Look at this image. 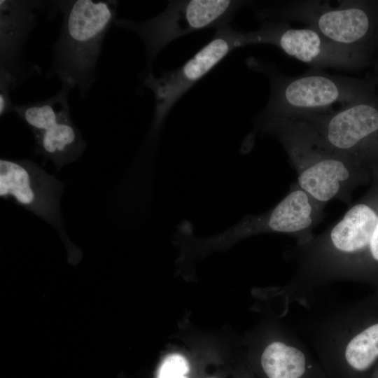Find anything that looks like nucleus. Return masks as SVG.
Instances as JSON below:
<instances>
[{
  "instance_id": "nucleus-1",
  "label": "nucleus",
  "mask_w": 378,
  "mask_h": 378,
  "mask_svg": "<svg viewBox=\"0 0 378 378\" xmlns=\"http://www.w3.org/2000/svg\"><path fill=\"white\" fill-rule=\"evenodd\" d=\"M289 258L296 271L279 291L284 312L335 281L360 282L378 291V169L369 188L342 217L307 243L295 244Z\"/></svg>"
},
{
  "instance_id": "nucleus-2",
  "label": "nucleus",
  "mask_w": 378,
  "mask_h": 378,
  "mask_svg": "<svg viewBox=\"0 0 378 378\" xmlns=\"http://www.w3.org/2000/svg\"><path fill=\"white\" fill-rule=\"evenodd\" d=\"M296 329L328 378H372L378 370V291L305 316Z\"/></svg>"
},
{
  "instance_id": "nucleus-3",
  "label": "nucleus",
  "mask_w": 378,
  "mask_h": 378,
  "mask_svg": "<svg viewBox=\"0 0 378 378\" xmlns=\"http://www.w3.org/2000/svg\"><path fill=\"white\" fill-rule=\"evenodd\" d=\"M282 146L298 175L300 187L317 202L351 204L354 192L370 184L372 172L335 150L307 121L274 118L253 128Z\"/></svg>"
},
{
  "instance_id": "nucleus-4",
  "label": "nucleus",
  "mask_w": 378,
  "mask_h": 378,
  "mask_svg": "<svg viewBox=\"0 0 378 378\" xmlns=\"http://www.w3.org/2000/svg\"><path fill=\"white\" fill-rule=\"evenodd\" d=\"M118 6L114 0L50 1L51 18L60 11L62 20L47 78L57 76L62 85L76 88L80 98L88 95L97 79V62Z\"/></svg>"
},
{
  "instance_id": "nucleus-5",
  "label": "nucleus",
  "mask_w": 378,
  "mask_h": 378,
  "mask_svg": "<svg viewBox=\"0 0 378 378\" xmlns=\"http://www.w3.org/2000/svg\"><path fill=\"white\" fill-rule=\"evenodd\" d=\"M247 64L265 74L270 83L267 104L255 118L253 128L274 118L328 111L335 104L345 106L361 99L364 95L358 81L327 74L322 69L310 67L300 76H289L279 71L274 65L256 58H249Z\"/></svg>"
},
{
  "instance_id": "nucleus-6",
  "label": "nucleus",
  "mask_w": 378,
  "mask_h": 378,
  "mask_svg": "<svg viewBox=\"0 0 378 378\" xmlns=\"http://www.w3.org/2000/svg\"><path fill=\"white\" fill-rule=\"evenodd\" d=\"M236 0L169 1L159 15L147 20L136 22L116 19L114 25L136 34L143 41L146 55L147 69L158 54L173 41L190 33L229 25L236 12L247 4Z\"/></svg>"
},
{
  "instance_id": "nucleus-7",
  "label": "nucleus",
  "mask_w": 378,
  "mask_h": 378,
  "mask_svg": "<svg viewBox=\"0 0 378 378\" xmlns=\"http://www.w3.org/2000/svg\"><path fill=\"white\" fill-rule=\"evenodd\" d=\"M248 44H255L253 31H239L227 25L216 29L211 39L178 68L160 77L145 72L142 81L153 93L155 104L147 144H155L168 113L186 92L232 50Z\"/></svg>"
},
{
  "instance_id": "nucleus-8",
  "label": "nucleus",
  "mask_w": 378,
  "mask_h": 378,
  "mask_svg": "<svg viewBox=\"0 0 378 378\" xmlns=\"http://www.w3.org/2000/svg\"><path fill=\"white\" fill-rule=\"evenodd\" d=\"M309 122L335 150L370 169H378V107L358 100L337 111L293 117Z\"/></svg>"
},
{
  "instance_id": "nucleus-9",
  "label": "nucleus",
  "mask_w": 378,
  "mask_h": 378,
  "mask_svg": "<svg viewBox=\"0 0 378 378\" xmlns=\"http://www.w3.org/2000/svg\"><path fill=\"white\" fill-rule=\"evenodd\" d=\"M338 2L333 7L326 1H289L260 9L255 15L262 22H302L336 44L358 50L370 31L369 14L354 1Z\"/></svg>"
},
{
  "instance_id": "nucleus-10",
  "label": "nucleus",
  "mask_w": 378,
  "mask_h": 378,
  "mask_svg": "<svg viewBox=\"0 0 378 378\" xmlns=\"http://www.w3.org/2000/svg\"><path fill=\"white\" fill-rule=\"evenodd\" d=\"M325 205L312 198L298 183H293L286 195L274 206L258 215H246L226 231L211 239L234 242L263 233L290 235L297 245L309 241L314 228L323 220Z\"/></svg>"
},
{
  "instance_id": "nucleus-11",
  "label": "nucleus",
  "mask_w": 378,
  "mask_h": 378,
  "mask_svg": "<svg viewBox=\"0 0 378 378\" xmlns=\"http://www.w3.org/2000/svg\"><path fill=\"white\" fill-rule=\"evenodd\" d=\"M64 183L28 160L0 159V196L62 231L60 198Z\"/></svg>"
},
{
  "instance_id": "nucleus-12",
  "label": "nucleus",
  "mask_w": 378,
  "mask_h": 378,
  "mask_svg": "<svg viewBox=\"0 0 378 378\" xmlns=\"http://www.w3.org/2000/svg\"><path fill=\"white\" fill-rule=\"evenodd\" d=\"M253 32L255 44L275 46L311 67L347 71L360 61L358 50L336 44L309 27L293 29L288 22L266 21Z\"/></svg>"
},
{
  "instance_id": "nucleus-13",
  "label": "nucleus",
  "mask_w": 378,
  "mask_h": 378,
  "mask_svg": "<svg viewBox=\"0 0 378 378\" xmlns=\"http://www.w3.org/2000/svg\"><path fill=\"white\" fill-rule=\"evenodd\" d=\"M47 1H0V76L15 89L28 78L41 73L39 66L25 57L27 40L38 24L37 11Z\"/></svg>"
},
{
  "instance_id": "nucleus-14",
  "label": "nucleus",
  "mask_w": 378,
  "mask_h": 378,
  "mask_svg": "<svg viewBox=\"0 0 378 378\" xmlns=\"http://www.w3.org/2000/svg\"><path fill=\"white\" fill-rule=\"evenodd\" d=\"M265 378H328L307 343L290 325L277 326L260 351Z\"/></svg>"
},
{
  "instance_id": "nucleus-15",
  "label": "nucleus",
  "mask_w": 378,
  "mask_h": 378,
  "mask_svg": "<svg viewBox=\"0 0 378 378\" xmlns=\"http://www.w3.org/2000/svg\"><path fill=\"white\" fill-rule=\"evenodd\" d=\"M34 136L36 153L50 160L57 169L76 161L87 148L71 118L35 133Z\"/></svg>"
},
{
  "instance_id": "nucleus-16",
  "label": "nucleus",
  "mask_w": 378,
  "mask_h": 378,
  "mask_svg": "<svg viewBox=\"0 0 378 378\" xmlns=\"http://www.w3.org/2000/svg\"><path fill=\"white\" fill-rule=\"evenodd\" d=\"M62 85L60 90L44 100L15 104L13 112L31 130L33 134L46 131L57 124L71 119L69 92Z\"/></svg>"
},
{
  "instance_id": "nucleus-17",
  "label": "nucleus",
  "mask_w": 378,
  "mask_h": 378,
  "mask_svg": "<svg viewBox=\"0 0 378 378\" xmlns=\"http://www.w3.org/2000/svg\"><path fill=\"white\" fill-rule=\"evenodd\" d=\"M188 371L189 364L186 358L180 354H173L162 361L158 378H188L186 374Z\"/></svg>"
},
{
  "instance_id": "nucleus-18",
  "label": "nucleus",
  "mask_w": 378,
  "mask_h": 378,
  "mask_svg": "<svg viewBox=\"0 0 378 378\" xmlns=\"http://www.w3.org/2000/svg\"><path fill=\"white\" fill-rule=\"evenodd\" d=\"M13 90L10 82L0 76V115L4 116L9 112H13L15 104L12 102L10 91Z\"/></svg>"
},
{
  "instance_id": "nucleus-19",
  "label": "nucleus",
  "mask_w": 378,
  "mask_h": 378,
  "mask_svg": "<svg viewBox=\"0 0 378 378\" xmlns=\"http://www.w3.org/2000/svg\"><path fill=\"white\" fill-rule=\"evenodd\" d=\"M372 378H378V370L375 372Z\"/></svg>"
},
{
  "instance_id": "nucleus-20",
  "label": "nucleus",
  "mask_w": 378,
  "mask_h": 378,
  "mask_svg": "<svg viewBox=\"0 0 378 378\" xmlns=\"http://www.w3.org/2000/svg\"><path fill=\"white\" fill-rule=\"evenodd\" d=\"M209 378H214V377H209Z\"/></svg>"
}]
</instances>
